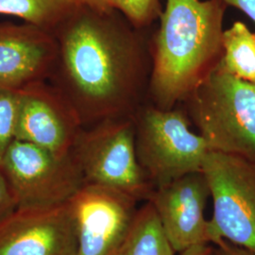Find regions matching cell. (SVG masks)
Wrapping results in <instances>:
<instances>
[{
  "label": "cell",
  "mask_w": 255,
  "mask_h": 255,
  "mask_svg": "<svg viewBox=\"0 0 255 255\" xmlns=\"http://www.w3.org/2000/svg\"><path fill=\"white\" fill-rule=\"evenodd\" d=\"M113 8L137 28H148L163 11L160 0H113Z\"/></svg>",
  "instance_id": "cell-16"
},
{
  "label": "cell",
  "mask_w": 255,
  "mask_h": 255,
  "mask_svg": "<svg viewBox=\"0 0 255 255\" xmlns=\"http://www.w3.org/2000/svg\"><path fill=\"white\" fill-rule=\"evenodd\" d=\"M227 8L222 0H166L151 35L147 101L175 108L218 69Z\"/></svg>",
  "instance_id": "cell-2"
},
{
  "label": "cell",
  "mask_w": 255,
  "mask_h": 255,
  "mask_svg": "<svg viewBox=\"0 0 255 255\" xmlns=\"http://www.w3.org/2000/svg\"><path fill=\"white\" fill-rule=\"evenodd\" d=\"M137 159L155 187L199 172L210 149L190 129L184 108L161 109L149 101L134 115Z\"/></svg>",
  "instance_id": "cell-4"
},
{
  "label": "cell",
  "mask_w": 255,
  "mask_h": 255,
  "mask_svg": "<svg viewBox=\"0 0 255 255\" xmlns=\"http://www.w3.org/2000/svg\"><path fill=\"white\" fill-rule=\"evenodd\" d=\"M150 202L139 208L133 226L119 255H174Z\"/></svg>",
  "instance_id": "cell-14"
},
{
  "label": "cell",
  "mask_w": 255,
  "mask_h": 255,
  "mask_svg": "<svg viewBox=\"0 0 255 255\" xmlns=\"http://www.w3.org/2000/svg\"><path fill=\"white\" fill-rule=\"evenodd\" d=\"M78 234L69 201L19 208L0 223V255H77Z\"/></svg>",
  "instance_id": "cell-10"
},
{
  "label": "cell",
  "mask_w": 255,
  "mask_h": 255,
  "mask_svg": "<svg viewBox=\"0 0 255 255\" xmlns=\"http://www.w3.org/2000/svg\"><path fill=\"white\" fill-rule=\"evenodd\" d=\"M183 104L210 150L255 160V83L217 69Z\"/></svg>",
  "instance_id": "cell-3"
},
{
  "label": "cell",
  "mask_w": 255,
  "mask_h": 255,
  "mask_svg": "<svg viewBox=\"0 0 255 255\" xmlns=\"http://www.w3.org/2000/svg\"><path fill=\"white\" fill-rule=\"evenodd\" d=\"M148 28L119 10L78 5L52 31L57 44L50 82L83 127L132 117L147 101L152 67Z\"/></svg>",
  "instance_id": "cell-1"
},
{
  "label": "cell",
  "mask_w": 255,
  "mask_h": 255,
  "mask_svg": "<svg viewBox=\"0 0 255 255\" xmlns=\"http://www.w3.org/2000/svg\"><path fill=\"white\" fill-rule=\"evenodd\" d=\"M201 171L214 206L211 244L223 239L255 254V160L210 150Z\"/></svg>",
  "instance_id": "cell-6"
},
{
  "label": "cell",
  "mask_w": 255,
  "mask_h": 255,
  "mask_svg": "<svg viewBox=\"0 0 255 255\" xmlns=\"http://www.w3.org/2000/svg\"><path fill=\"white\" fill-rule=\"evenodd\" d=\"M214 245V255H255V253L247 250L243 247L237 246L236 244L227 241L219 240Z\"/></svg>",
  "instance_id": "cell-19"
},
{
  "label": "cell",
  "mask_w": 255,
  "mask_h": 255,
  "mask_svg": "<svg viewBox=\"0 0 255 255\" xmlns=\"http://www.w3.org/2000/svg\"><path fill=\"white\" fill-rule=\"evenodd\" d=\"M17 209L16 201L8 181L0 168V223Z\"/></svg>",
  "instance_id": "cell-18"
},
{
  "label": "cell",
  "mask_w": 255,
  "mask_h": 255,
  "mask_svg": "<svg viewBox=\"0 0 255 255\" xmlns=\"http://www.w3.org/2000/svg\"><path fill=\"white\" fill-rule=\"evenodd\" d=\"M227 6H231L244 12L255 23V0H222Z\"/></svg>",
  "instance_id": "cell-20"
},
{
  "label": "cell",
  "mask_w": 255,
  "mask_h": 255,
  "mask_svg": "<svg viewBox=\"0 0 255 255\" xmlns=\"http://www.w3.org/2000/svg\"><path fill=\"white\" fill-rule=\"evenodd\" d=\"M82 128L72 106L48 81L18 90L16 140L64 156L71 153Z\"/></svg>",
  "instance_id": "cell-9"
},
{
  "label": "cell",
  "mask_w": 255,
  "mask_h": 255,
  "mask_svg": "<svg viewBox=\"0 0 255 255\" xmlns=\"http://www.w3.org/2000/svg\"><path fill=\"white\" fill-rule=\"evenodd\" d=\"M77 6L74 0H0V15L52 32Z\"/></svg>",
  "instance_id": "cell-15"
},
{
  "label": "cell",
  "mask_w": 255,
  "mask_h": 255,
  "mask_svg": "<svg viewBox=\"0 0 255 255\" xmlns=\"http://www.w3.org/2000/svg\"><path fill=\"white\" fill-rule=\"evenodd\" d=\"M78 5L85 6L97 10L113 9V0H74Z\"/></svg>",
  "instance_id": "cell-21"
},
{
  "label": "cell",
  "mask_w": 255,
  "mask_h": 255,
  "mask_svg": "<svg viewBox=\"0 0 255 255\" xmlns=\"http://www.w3.org/2000/svg\"><path fill=\"white\" fill-rule=\"evenodd\" d=\"M223 56L218 69L255 83V38L246 24L235 22L223 32Z\"/></svg>",
  "instance_id": "cell-13"
},
{
  "label": "cell",
  "mask_w": 255,
  "mask_h": 255,
  "mask_svg": "<svg viewBox=\"0 0 255 255\" xmlns=\"http://www.w3.org/2000/svg\"><path fill=\"white\" fill-rule=\"evenodd\" d=\"M211 197L209 184L202 171L186 174L155 187L146 201L176 253L189 247L210 243L209 219L204 212Z\"/></svg>",
  "instance_id": "cell-11"
},
{
  "label": "cell",
  "mask_w": 255,
  "mask_h": 255,
  "mask_svg": "<svg viewBox=\"0 0 255 255\" xmlns=\"http://www.w3.org/2000/svg\"><path fill=\"white\" fill-rule=\"evenodd\" d=\"M180 255H214V245L210 243L197 244L183 250Z\"/></svg>",
  "instance_id": "cell-22"
},
{
  "label": "cell",
  "mask_w": 255,
  "mask_h": 255,
  "mask_svg": "<svg viewBox=\"0 0 255 255\" xmlns=\"http://www.w3.org/2000/svg\"><path fill=\"white\" fill-rule=\"evenodd\" d=\"M18 91L0 87V164L15 139Z\"/></svg>",
  "instance_id": "cell-17"
},
{
  "label": "cell",
  "mask_w": 255,
  "mask_h": 255,
  "mask_svg": "<svg viewBox=\"0 0 255 255\" xmlns=\"http://www.w3.org/2000/svg\"><path fill=\"white\" fill-rule=\"evenodd\" d=\"M71 154L84 183L117 189L137 201H147L155 189L137 159L134 116L82 128Z\"/></svg>",
  "instance_id": "cell-5"
},
{
  "label": "cell",
  "mask_w": 255,
  "mask_h": 255,
  "mask_svg": "<svg viewBox=\"0 0 255 255\" xmlns=\"http://www.w3.org/2000/svg\"><path fill=\"white\" fill-rule=\"evenodd\" d=\"M56 55L51 31L27 23H0V87L18 91L48 81Z\"/></svg>",
  "instance_id": "cell-12"
},
{
  "label": "cell",
  "mask_w": 255,
  "mask_h": 255,
  "mask_svg": "<svg viewBox=\"0 0 255 255\" xmlns=\"http://www.w3.org/2000/svg\"><path fill=\"white\" fill-rule=\"evenodd\" d=\"M0 168L19 208L62 205L84 184L82 172L70 154H54L14 139Z\"/></svg>",
  "instance_id": "cell-7"
},
{
  "label": "cell",
  "mask_w": 255,
  "mask_h": 255,
  "mask_svg": "<svg viewBox=\"0 0 255 255\" xmlns=\"http://www.w3.org/2000/svg\"><path fill=\"white\" fill-rule=\"evenodd\" d=\"M138 201L127 193L84 183L69 201L77 255H119L136 219Z\"/></svg>",
  "instance_id": "cell-8"
}]
</instances>
